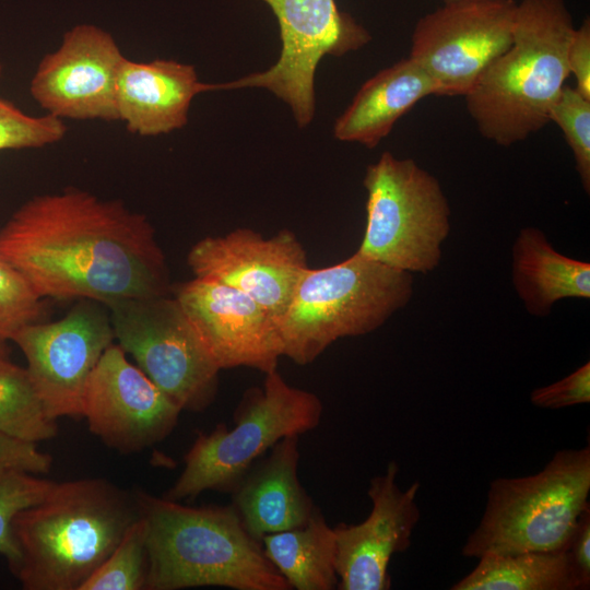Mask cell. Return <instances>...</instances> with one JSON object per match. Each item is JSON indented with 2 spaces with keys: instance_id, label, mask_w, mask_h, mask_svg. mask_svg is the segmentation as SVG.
<instances>
[{
  "instance_id": "obj_1",
  "label": "cell",
  "mask_w": 590,
  "mask_h": 590,
  "mask_svg": "<svg viewBox=\"0 0 590 590\" xmlns=\"http://www.w3.org/2000/svg\"><path fill=\"white\" fill-rule=\"evenodd\" d=\"M0 260L39 297L108 305L168 293L165 257L149 220L76 188L22 204L0 228Z\"/></svg>"
},
{
  "instance_id": "obj_2",
  "label": "cell",
  "mask_w": 590,
  "mask_h": 590,
  "mask_svg": "<svg viewBox=\"0 0 590 590\" xmlns=\"http://www.w3.org/2000/svg\"><path fill=\"white\" fill-rule=\"evenodd\" d=\"M139 517L133 493L101 477L55 482L11 532L24 590H80Z\"/></svg>"
},
{
  "instance_id": "obj_3",
  "label": "cell",
  "mask_w": 590,
  "mask_h": 590,
  "mask_svg": "<svg viewBox=\"0 0 590 590\" xmlns=\"http://www.w3.org/2000/svg\"><path fill=\"white\" fill-rule=\"evenodd\" d=\"M133 495L146 527L145 590H292L231 504L191 507L143 489Z\"/></svg>"
},
{
  "instance_id": "obj_4",
  "label": "cell",
  "mask_w": 590,
  "mask_h": 590,
  "mask_svg": "<svg viewBox=\"0 0 590 590\" xmlns=\"http://www.w3.org/2000/svg\"><path fill=\"white\" fill-rule=\"evenodd\" d=\"M575 28L565 0L517 2L510 46L464 95L483 138L510 146L550 122L570 75L567 51Z\"/></svg>"
},
{
  "instance_id": "obj_5",
  "label": "cell",
  "mask_w": 590,
  "mask_h": 590,
  "mask_svg": "<svg viewBox=\"0 0 590 590\" xmlns=\"http://www.w3.org/2000/svg\"><path fill=\"white\" fill-rule=\"evenodd\" d=\"M413 283L412 273L357 251L330 267H308L278 320L282 356L307 365L337 340L375 331L409 304Z\"/></svg>"
},
{
  "instance_id": "obj_6",
  "label": "cell",
  "mask_w": 590,
  "mask_h": 590,
  "mask_svg": "<svg viewBox=\"0 0 590 590\" xmlns=\"http://www.w3.org/2000/svg\"><path fill=\"white\" fill-rule=\"evenodd\" d=\"M590 447L557 451L535 474L489 483L485 510L461 554L566 550L589 506Z\"/></svg>"
},
{
  "instance_id": "obj_7",
  "label": "cell",
  "mask_w": 590,
  "mask_h": 590,
  "mask_svg": "<svg viewBox=\"0 0 590 590\" xmlns=\"http://www.w3.org/2000/svg\"><path fill=\"white\" fill-rule=\"evenodd\" d=\"M264 375L261 388L245 392L232 428L220 423L210 433L197 435L184 457L182 472L165 498L181 502L205 491L231 493L278 441L320 424L323 405L318 396L291 386L278 369Z\"/></svg>"
},
{
  "instance_id": "obj_8",
  "label": "cell",
  "mask_w": 590,
  "mask_h": 590,
  "mask_svg": "<svg viewBox=\"0 0 590 590\" xmlns=\"http://www.w3.org/2000/svg\"><path fill=\"white\" fill-rule=\"evenodd\" d=\"M363 184L366 226L356 251L400 271H434L451 214L438 179L414 160L384 152L367 166Z\"/></svg>"
},
{
  "instance_id": "obj_9",
  "label": "cell",
  "mask_w": 590,
  "mask_h": 590,
  "mask_svg": "<svg viewBox=\"0 0 590 590\" xmlns=\"http://www.w3.org/2000/svg\"><path fill=\"white\" fill-rule=\"evenodd\" d=\"M107 306L118 344L181 411L203 412L214 402L221 369L175 296Z\"/></svg>"
},
{
  "instance_id": "obj_10",
  "label": "cell",
  "mask_w": 590,
  "mask_h": 590,
  "mask_svg": "<svg viewBox=\"0 0 590 590\" xmlns=\"http://www.w3.org/2000/svg\"><path fill=\"white\" fill-rule=\"evenodd\" d=\"M274 13L282 49L278 62L266 71L220 83L221 90L263 87L284 101L298 127L315 115V73L326 56L340 57L370 40L368 31L335 0H261Z\"/></svg>"
},
{
  "instance_id": "obj_11",
  "label": "cell",
  "mask_w": 590,
  "mask_h": 590,
  "mask_svg": "<svg viewBox=\"0 0 590 590\" xmlns=\"http://www.w3.org/2000/svg\"><path fill=\"white\" fill-rule=\"evenodd\" d=\"M515 0L444 3L422 16L410 56L430 78L435 95L464 96L512 42Z\"/></svg>"
},
{
  "instance_id": "obj_12",
  "label": "cell",
  "mask_w": 590,
  "mask_h": 590,
  "mask_svg": "<svg viewBox=\"0 0 590 590\" xmlns=\"http://www.w3.org/2000/svg\"><path fill=\"white\" fill-rule=\"evenodd\" d=\"M95 303L83 299L62 319L28 323L12 339L23 352L35 391L52 420L82 417L87 380L115 339L109 315Z\"/></svg>"
},
{
  "instance_id": "obj_13",
  "label": "cell",
  "mask_w": 590,
  "mask_h": 590,
  "mask_svg": "<svg viewBox=\"0 0 590 590\" xmlns=\"http://www.w3.org/2000/svg\"><path fill=\"white\" fill-rule=\"evenodd\" d=\"M181 412L114 343L94 367L82 402L88 429L123 455L141 452L164 440Z\"/></svg>"
},
{
  "instance_id": "obj_14",
  "label": "cell",
  "mask_w": 590,
  "mask_h": 590,
  "mask_svg": "<svg viewBox=\"0 0 590 590\" xmlns=\"http://www.w3.org/2000/svg\"><path fill=\"white\" fill-rule=\"evenodd\" d=\"M110 33L79 24L43 57L31 80L36 103L60 119L119 120L117 81L125 60Z\"/></svg>"
},
{
  "instance_id": "obj_15",
  "label": "cell",
  "mask_w": 590,
  "mask_h": 590,
  "mask_svg": "<svg viewBox=\"0 0 590 590\" xmlns=\"http://www.w3.org/2000/svg\"><path fill=\"white\" fill-rule=\"evenodd\" d=\"M187 261L196 278L245 293L276 320L308 268L302 244L286 229L268 239L248 228L205 237L191 247Z\"/></svg>"
},
{
  "instance_id": "obj_16",
  "label": "cell",
  "mask_w": 590,
  "mask_h": 590,
  "mask_svg": "<svg viewBox=\"0 0 590 590\" xmlns=\"http://www.w3.org/2000/svg\"><path fill=\"white\" fill-rule=\"evenodd\" d=\"M175 298L220 369L249 367L268 374L282 356L278 320L245 293L211 279L177 287Z\"/></svg>"
},
{
  "instance_id": "obj_17",
  "label": "cell",
  "mask_w": 590,
  "mask_h": 590,
  "mask_svg": "<svg viewBox=\"0 0 590 590\" xmlns=\"http://www.w3.org/2000/svg\"><path fill=\"white\" fill-rule=\"evenodd\" d=\"M399 472L394 461L385 473L370 480L367 495L371 500L368 517L356 524L344 522L333 527L337 541V574L340 590H388L391 577L389 563L397 553L411 546L421 511L416 495L418 482L406 489L397 484Z\"/></svg>"
},
{
  "instance_id": "obj_18",
  "label": "cell",
  "mask_w": 590,
  "mask_h": 590,
  "mask_svg": "<svg viewBox=\"0 0 590 590\" xmlns=\"http://www.w3.org/2000/svg\"><path fill=\"white\" fill-rule=\"evenodd\" d=\"M208 91H220V83L199 81L191 64L125 58L116 92L119 120L142 137L169 133L187 125L193 97Z\"/></svg>"
},
{
  "instance_id": "obj_19",
  "label": "cell",
  "mask_w": 590,
  "mask_h": 590,
  "mask_svg": "<svg viewBox=\"0 0 590 590\" xmlns=\"http://www.w3.org/2000/svg\"><path fill=\"white\" fill-rule=\"evenodd\" d=\"M299 435L278 441L229 493L246 530L264 535L304 526L317 506L298 477Z\"/></svg>"
},
{
  "instance_id": "obj_20",
  "label": "cell",
  "mask_w": 590,
  "mask_h": 590,
  "mask_svg": "<svg viewBox=\"0 0 590 590\" xmlns=\"http://www.w3.org/2000/svg\"><path fill=\"white\" fill-rule=\"evenodd\" d=\"M428 74L411 58L402 59L367 80L337 119L334 138L369 149L386 138L394 123L426 96L435 95Z\"/></svg>"
},
{
  "instance_id": "obj_21",
  "label": "cell",
  "mask_w": 590,
  "mask_h": 590,
  "mask_svg": "<svg viewBox=\"0 0 590 590\" xmlns=\"http://www.w3.org/2000/svg\"><path fill=\"white\" fill-rule=\"evenodd\" d=\"M511 260L514 288L532 316L550 315L560 299L590 298V263L557 251L538 227L519 231Z\"/></svg>"
},
{
  "instance_id": "obj_22",
  "label": "cell",
  "mask_w": 590,
  "mask_h": 590,
  "mask_svg": "<svg viewBox=\"0 0 590 590\" xmlns=\"http://www.w3.org/2000/svg\"><path fill=\"white\" fill-rule=\"evenodd\" d=\"M261 543L292 589H338L335 534L320 508L304 526L264 535Z\"/></svg>"
},
{
  "instance_id": "obj_23",
  "label": "cell",
  "mask_w": 590,
  "mask_h": 590,
  "mask_svg": "<svg viewBox=\"0 0 590 590\" xmlns=\"http://www.w3.org/2000/svg\"><path fill=\"white\" fill-rule=\"evenodd\" d=\"M451 590H579L567 548L509 555L484 554Z\"/></svg>"
},
{
  "instance_id": "obj_24",
  "label": "cell",
  "mask_w": 590,
  "mask_h": 590,
  "mask_svg": "<svg viewBox=\"0 0 590 590\" xmlns=\"http://www.w3.org/2000/svg\"><path fill=\"white\" fill-rule=\"evenodd\" d=\"M0 433L35 444L58 433L56 420L46 414L26 368L9 358L0 363Z\"/></svg>"
},
{
  "instance_id": "obj_25",
  "label": "cell",
  "mask_w": 590,
  "mask_h": 590,
  "mask_svg": "<svg viewBox=\"0 0 590 590\" xmlns=\"http://www.w3.org/2000/svg\"><path fill=\"white\" fill-rule=\"evenodd\" d=\"M148 571L146 527L139 515L80 590H145Z\"/></svg>"
},
{
  "instance_id": "obj_26",
  "label": "cell",
  "mask_w": 590,
  "mask_h": 590,
  "mask_svg": "<svg viewBox=\"0 0 590 590\" xmlns=\"http://www.w3.org/2000/svg\"><path fill=\"white\" fill-rule=\"evenodd\" d=\"M563 131L575 160L576 172L587 194L590 192V98L576 87L564 85L550 111V122Z\"/></svg>"
},
{
  "instance_id": "obj_27",
  "label": "cell",
  "mask_w": 590,
  "mask_h": 590,
  "mask_svg": "<svg viewBox=\"0 0 590 590\" xmlns=\"http://www.w3.org/2000/svg\"><path fill=\"white\" fill-rule=\"evenodd\" d=\"M54 484L55 481L25 471L0 474V554L7 559L10 570L19 560L11 532L14 517L21 510L40 502Z\"/></svg>"
},
{
  "instance_id": "obj_28",
  "label": "cell",
  "mask_w": 590,
  "mask_h": 590,
  "mask_svg": "<svg viewBox=\"0 0 590 590\" xmlns=\"http://www.w3.org/2000/svg\"><path fill=\"white\" fill-rule=\"evenodd\" d=\"M66 133L62 119L50 114L30 116L0 98V150L42 148L60 141Z\"/></svg>"
},
{
  "instance_id": "obj_29",
  "label": "cell",
  "mask_w": 590,
  "mask_h": 590,
  "mask_svg": "<svg viewBox=\"0 0 590 590\" xmlns=\"http://www.w3.org/2000/svg\"><path fill=\"white\" fill-rule=\"evenodd\" d=\"M44 314L39 297L24 278L0 260V340H12L28 323Z\"/></svg>"
},
{
  "instance_id": "obj_30",
  "label": "cell",
  "mask_w": 590,
  "mask_h": 590,
  "mask_svg": "<svg viewBox=\"0 0 590 590\" xmlns=\"http://www.w3.org/2000/svg\"><path fill=\"white\" fill-rule=\"evenodd\" d=\"M532 404L543 409H563L590 402V363L563 379L531 392Z\"/></svg>"
},
{
  "instance_id": "obj_31",
  "label": "cell",
  "mask_w": 590,
  "mask_h": 590,
  "mask_svg": "<svg viewBox=\"0 0 590 590\" xmlns=\"http://www.w3.org/2000/svg\"><path fill=\"white\" fill-rule=\"evenodd\" d=\"M51 465L50 455L40 451L35 442L0 433V474L9 471L45 474Z\"/></svg>"
},
{
  "instance_id": "obj_32",
  "label": "cell",
  "mask_w": 590,
  "mask_h": 590,
  "mask_svg": "<svg viewBox=\"0 0 590 590\" xmlns=\"http://www.w3.org/2000/svg\"><path fill=\"white\" fill-rule=\"evenodd\" d=\"M567 62L569 73L575 76L576 90L590 98V21L585 19L571 36Z\"/></svg>"
},
{
  "instance_id": "obj_33",
  "label": "cell",
  "mask_w": 590,
  "mask_h": 590,
  "mask_svg": "<svg viewBox=\"0 0 590 590\" xmlns=\"http://www.w3.org/2000/svg\"><path fill=\"white\" fill-rule=\"evenodd\" d=\"M579 590L590 588V505L580 514L567 547Z\"/></svg>"
},
{
  "instance_id": "obj_34",
  "label": "cell",
  "mask_w": 590,
  "mask_h": 590,
  "mask_svg": "<svg viewBox=\"0 0 590 590\" xmlns=\"http://www.w3.org/2000/svg\"><path fill=\"white\" fill-rule=\"evenodd\" d=\"M8 359V350L4 345V341L0 340V363Z\"/></svg>"
},
{
  "instance_id": "obj_35",
  "label": "cell",
  "mask_w": 590,
  "mask_h": 590,
  "mask_svg": "<svg viewBox=\"0 0 590 590\" xmlns=\"http://www.w3.org/2000/svg\"><path fill=\"white\" fill-rule=\"evenodd\" d=\"M460 1H470V0H444V3L460 2Z\"/></svg>"
},
{
  "instance_id": "obj_36",
  "label": "cell",
  "mask_w": 590,
  "mask_h": 590,
  "mask_svg": "<svg viewBox=\"0 0 590 590\" xmlns=\"http://www.w3.org/2000/svg\"><path fill=\"white\" fill-rule=\"evenodd\" d=\"M2 75V64L0 62V76Z\"/></svg>"
}]
</instances>
